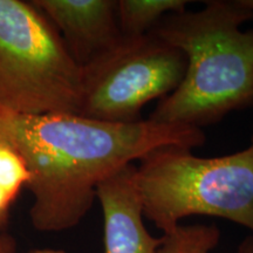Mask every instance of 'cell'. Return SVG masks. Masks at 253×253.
Instances as JSON below:
<instances>
[{
	"mask_svg": "<svg viewBox=\"0 0 253 253\" xmlns=\"http://www.w3.org/2000/svg\"><path fill=\"white\" fill-rule=\"evenodd\" d=\"M0 132L23 155L33 197L32 226L39 232L71 230L96 201L104 179L166 147L195 149L203 129L143 120L109 123L79 114L25 115L0 107Z\"/></svg>",
	"mask_w": 253,
	"mask_h": 253,
	"instance_id": "obj_1",
	"label": "cell"
},
{
	"mask_svg": "<svg viewBox=\"0 0 253 253\" xmlns=\"http://www.w3.org/2000/svg\"><path fill=\"white\" fill-rule=\"evenodd\" d=\"M251 12L239 0H209L198 11L169 13L150 33L184 53L179 87L160 100L148 120L202 129L253 104Z\"/></svg>",
	"mask_w": 253,
	"mask_h": 253,
	"instance_id": "obj_2",
	"label": "cell"
},
{
	"mask_svg": "<svg viewBox=\"0 0 253 253\" xmlns=\"http://www.w3.org/2000/svg\"><path fill=\"white\" fill-rule=\"evenodd\" d=\"M137 185L144 218L168 233L191 216H210L253 235V135L250 147L218 157L191 149L161 148L138 162Z\"/></svg>",
	"mask_w": 253,
	"mask_h": 253,
	"instance_id": "obj_3",
	"label": "cell"
},
{
	"mask_svg": "<svg viewBox=\"0 0 253 253\" xmlns=\"http://www.w3.org/2000/svg\"><path fill=\"white\" fill-rule=\"evenodd\" d=\"M82 68L32 1L0 0V107L25 115L79 114Z\"/></svg>",
	"mask_w": 253,
	"mask_h": 253,
	"instance_id": "obj_4",
	"label": "cell"
},
{
	"mask_svg": "<svg viewBox=\"0 0 253 253\" xmlns=\"http://www.w3.org/2000/svg\"><path fill=\"white\" fill-rule=\"evenodd\" d=\"M186 66L182 50L154 34L123 37L82 68L79 115L120 125L143 121V107L173 93L184 79Z\"/></svg>",
	"mask_w": 253,
	"mask_h": 253,
	"instance_id": "obj_5",
	"label": "cell"
},
{
	"mask_svg": "<svg viewBox=\"0 0 253 253\" xmlns=\"http://www.w3.org/2000/svg\"><path fill=\"white\" fill-rule=\"evenodd\" d=\"M75 62L84 68L122 39L116 0H33Z\"/></svg>",
	"mask_w": 253,
	"mask_h": 253,
	"instance_id": "obj_6",
	"label": "cell"
},
{
	"mask_svg": "<svg viewBox=\"0 0 253 253\" xmlns=\"http://www.w3.org/2000/svg\"><path fill=\"white\" fill-rule=\"evenodd\" d=\"M136 173V164L126 166L96 189L103 216L104 253H158L162 244V237L151 235L144 224Z\"/></svg>",
	"mask_w": 253,
	"mask_h": 253,
	"instance_id": "obj_7",
	"label": "cell"
},
{
	"mask_svg": "<svg viewBox=\"0 0 253 253\" xmlns=\"http://www.w3.org/2000/svg\"><path fill=\"white\" fill-rule=\"evenodd\" d=\"M188 4V0H119L116 8L122 37L147 36L163 17L185 11Z\"/></svg>",
	"mask_w": 253,
	"mask_h": 253,
	"instance_id": "obj_8",
	"label": "cell"
},
{
	"mask_svg": "<svg viewBox=\"0 0 253 253\" xmlns=\"http://www.w3.org/2000/svg\"><path fill=\"white\" fill-rule=\"evenodd\" d=\"M219 242L220 230L214 224H181L163 233L158 253H211Z\"/></svg>",
	"mask_w": 253,
	"mask_h": 253,
	"instance_id": "obj_9",
	"label": "cell"
},
{
	"mask_svg": "<svg viewBox=\"0 0 253 253\" xmlns=\"http://www.w3.org/2000/svg\"><path fill=\"white\" fill-rule=\"evenodd\" d=\"M26 162L17 147L0 132V185L20 195L30 182Z\"/></svg>",
	"mask_w": 253,
	"mask_h": 253,
	"instance_id": "obj_10",
	"label": "cell"
},
{
	"mask_svg": "<svg viewBox=\"0 0 253 253\" xmlns=\"http://www.w3.org/2000/svg\"><path fill=\"white\" fill-rule=\"evenodd\" d=\"M18 196L19 195L12 192L11 190L0 185V233L8 232L7 229L9 218H11V210Z\"/></svg>",
	"mask_w": 253,
	"mask_h": 253,
	"instance_id": "obj_11",
	"label": "cell"
},
{
	"mask_svg": "<svg viewBox=\"0 0 253 253\" xmlns=\"http://www.w3.org/2000/svg\"><path fill=\"white\" fill-rule=\"evenodd\" d=\"M0 253H18L17 240L9 232L0 233Z\"/></svg>",
	"mask_w": 253,
	"mask_h": 253,
	"instance_id": "obj_12",
	"label": "cell"
},
{
	"mask_svg": "<svg viewBox=\"0 0 253 253\" xmlns=\"http://www.w3.org/2000/svg\"><path fill=\"white\" fill-rule=\"evenodd\" d=\"M237 253H253V235L245 237L240 242L238 249H237Z\"/></svg>",
	"mask_w": 253,
	"mask_h": 253,
	"instance_id": "obj_13",
	"label": "cell"
},
{
	"mask_svg": "<svg viewBox=\"0 0 253 253\" xmlns=\"http://www.w3.org/2000/svg\"><path fill=\"white\" fill-rule=\"evenodd\" d=\"M27 253H68L67 251L61 249H53V248H37L32 249Z\"/></svg>",
	"mask_w": 253,
	"mask_h": 253,
	"instance_id": "obj_14",
	"label": "cell"
},
{
	"mask_svg": "<svg viewBox=\"0 0 253 253\" xmlns=\"http://www.w3.org/2000/svg\"><path fill=\"white\" fill-rule=\"evenodd\" d=\"M239 1H240V4H242L246 9H248V11L251 12L252 20H253V0H239Z\"/></svg>",
	"mask_w": 253,
	"mask_h": 253,
	"instance_id": "obj_15",
	"label": "cell"
},
{
	"mask_svg": "<svg viewBox=\"0 0 253 253\" xmlns=\"http://www.w3.org/2000/svg\"><path fill=\"white\" fill-rule=\"evenodd\" d=\"M252 107H253V104H252Z\"/></svg>",
	"mask_w": 253,
	"mask_h": 253,
	"instance_id": "obj_16",
	"label": "cell"
}]
</instances>
